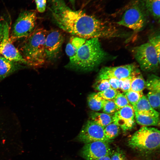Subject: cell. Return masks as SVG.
Masks as SVG:
<instances>
[{
	"mask_svg": "<svg viewBox=\"0 0 160 160\" xmlns=\"http://www.w3.org/2000/svg\"><path fill=\"white\" fill-rule=\"evenodd\" d=\"M53 21L61 29L74 36L92 38H127L128 32L87 14L73 10L63 0H50L49 8Z\"/></svg>",
	"mask_w": 160,
	"mask_h": 160,
	"instance_id": "6da1fadb",
	"label": "cell"
},
{
	"mask_svg": "<svg viewBox=\"0 0 160 160\" xmlns=\"http://www.w3.org/2000/svg\"><path fill=\"white\" fill-rule=\"evenodd\" d=\"M113 58L102 48L98 38L87 39L76 54L70 58L68 67L81 71H89Z\"/></svg>",
	"mask_w": 160,
	"mask_h": 160,
	"instance_id": "7a4b0ae2",
	"label": "cell"
},
{
	"mask_svg": "<svg viewBox=\"0 0 160 160\" xmlns=\"http://www.w3.org/2000/svg\"><path fill=\"white\" fill-rule=\"evenodd\" d=\"M47 33L43 28L35 29L19 46V51L30 66L39 67L47 62L45 42Z\"/></svg>",
	"mask_w": 160,
	"mask_h": 160,
	"instance_id": "3957f363",
	"label": "cell"
},
{
	"mask_svg": "<svg viewBox=\"0 0 160 160\" xmlns=\"http://www.w3.org/2000/svg\"><path fill=\"white\" fill-rule=\"evenodd\" d=\"M127 143L129 147L138 151L153 152L160 148V131L154 127L143 126L131 136Z\"/></svg>",
	"mask_w": 160,
	"mask_h": 160,
	"instance_id": "277c9868",
	"label": "cell"
},
{
	"mask_svg": "<svg viewBox=\"0 0 160 160\" xmlns=\"http://www.w3.org/2000/svg\"><path fill=\"white\" fill-rule=\"evenodd\" d=\"M148 14L143 1H136L125 10L117 24L129 28L134 32L143 30Z\"/></svg>",
	"mask_w": 160,
	"mask_h": 160,
	"instance_id": "5b68a950",
	"label": "cell"
},
{
	"mask_svg": "<svg viewBox=\"0 0 160 160\" xmlns=\"http://www.w3.org/2000/svg\"><path fill=\"white\" fill-rule=\"evenodd\" d=\"M132 51L143 71L154 72L159 68L160 60L154 48L149 42L134 47Z\"/></svg>",
	"mask_w": 160,
	"mask_h": 160,
	"instance_id": "8992f818",
	"label": "cell"
},
{
	"mask_svg": "<svg viewBox=\"0 0 160 160\" xmlns=\"http://www.w3.org/2000/svg\"><path fill=\"white\" fill-rule=\"evenodd\" d=\"M37 16L33 11L25 10L20 13L13 27L10 37L13 43L17 39L26 37L35 29Z\"/></svg>",
	"mask_w": 160,
	"mask_h": 160,
	"instance_id": "52a82bcc",
	"label": "cell"
},
{
	"mask_svg": "<svg viewBox=\"0 0 160 160\" xmlns=\"http://www.w3.org/2000/svg\"><path fill=\"white\" fill-rule=\"evenodd\" d=\"M104 128L92 120L88 121L83 127L77 137L79 141L85 144L96 141L110 143L111 141L105 136Z\"/></svg>",
	"mask_w": 160,
	"mask_h": 160,
	"instance_id": "ba28073f",
	"label": "cell"
},
{
	"mask_svg": "<svg viewBox=\"0 0 160 160\" xmlns=\"http://www.w3.org/2000/svg\"><path fill=\"white\" fill-rule=\"evenodd\" d=\"M138 68L135 63L117 66H105L99 71L95 80L111 78L123 80L129 77Z\"/></svg>",
	"mask_w": 160,
	"mask_h": 160,
	"instance_id": "9c48e42d",
	"label": "cell"
},
{
	"mask_svg": "<svg viewBox=\"0 0 160 160\" xmlns=\"http://www.w3.org/2000/svg\"><path fill=\"white\" fill-rule=\"evenodd\" d=\"M9 29L8 23L5 22L3 37L0 44V53L9 60L20 64L29 65L19 50L12 44L9 37Z\"/></svg>",
	"mask_w": 160,
	"mask_h": 160,
	"instance_id": "30bf717a",
	"label": "cell"
},
{
	"mask_svg": "<svg viewBox=\"0 0 160 160\" xmlns=\"http://www.w3.org/2000/svg\"><path fill=\"white\" fill-rule=\"evenodd\" d=\"M64 40L62 33L59 30L48 31L45 42L47 62L55 60L60 52Z\"/></svg>",
	"mask_w": 160,
	"mask_h": 160,
	"instance_id": "8fae6325",
	"label": "cell"
},
{
	"mask_svg": "<svg viewBox=\"0 0 160 160\" xmlns=\"http://www.w3.org/2000/svg\"><path fill=\"white\" fill-rule=\"evenodd\" d=\"M109 143L96 141L85 144L81 151L82 156L86 160H96L103 156L110 155Z\"/></svg>",
	"mask_w": 160,
	"mask_h": 160,
	"instance_id": "7c38bea8",
	"label": "cell"
},
{
	"mask_svg": "<svg viewBox=\"0 0 160 160\" xmlns=\"http://www.w3.org/2000/svg\"><path fill=\"white\" fill-rule=\"evenodd\" d=\"M112 117L113 122L124 131L131 129L135 124V112L130 105L118 110Z\"/></svg>",
	"mask_w": 160,
	"mask_h": 160,
	"instance_id": "4fadbf2b",
	"label": "cell"
},
{
	"mask_svg": "<svg viewBox=\"0 0 160 160\" xmlns=\"http://www.w3.org/2000/svg\"><path fill=\"white\" fill-rule=\"evenodd\" d=\"M25 67L0 56V81L17 71Z\"/></svg>",
	"mask_w": 160,
	"mask_h": 160,
	"instance_id": "5bb4252c",
	"label": "cell"
},
{
	"mask_svg": "<svg viewBox=\"0 0 160 160\" xmlns=\"http://www.w3.org/2000/svg\"><path fill=\"white\" fill-rule=\"evenodd\" d=\"M134 112L138 114L151 117H159V112L151 105L147 97L143 95L133 108Z\"/></svg>",
	"mask_w": 160,
	"mask_h": 160,
	"instance_id": "9a60e30c",
	"label": "cell"
},
{
	"mask_svg": "<svg viewBox=\"0 0 160 160\" xmlns=\"http://www.w3.org/2000/svg\"><path fill=\"white\" fill-rule=\"evenodd\" d=\"M145 87V81L138 68L132 74L130 90L137 92H143Z\"/></svg>",
	"mask_w": 160,
	"mask_h": 160,
	"instance_id": "2e32d148",
	"label": "cell"
},
{
	"mask_svg": "<svg viewBox=\"0 0 160 160\" xmlns=\"http://www.w3.org/2000/svg\"><path fill=\"white\" fill-rule=\"evenodd\" d=\"M148 13L158 23L160 20V0H143Z\"/></svg>",
	"mask_w": 160,
	"mask_h": 160,
	"instance_id": "e0dca14e",
	"label": "cell"
},
{
	"mask_svg": "<svg viewBox=\"0 0 160 160\" xmlns=\"http://www.w3.org/2000/svg\"><path fill=\"white\" fill-rule=\"evenodd\" d=\"M137 122L143 126H159V118L151 117L138 114L135 112Z\"/></svg>",
	"mask_w": 160,
	"mask_h": 160,
	"instance_id": "ac0fdd59",
	"label": "cell"
},
{
	"mask_svg": "<svg viewBox=\"0 0 160 160\" xmlns=\"http://www.w3.org/2000/svg\"><path fill=\"white\" fill-rule=\"evenodd\" d=\"M90 115L92 120L104 128L113 122L112 116L105 113L92 112Z\"/></svg>",
	"mask_w": 160,
	"mask_h": 160,
	"instance_id": "d6986e66",
	"label": "cell"
},
{
	"mask_svg": "<svg viewBox=\"0 0 160 160\" xmlns=\"http://www.w3.org/2000/svg\"><path fill=\"white\" fill-rule=\"evenodd\" d=\"M87 100L88 105L91 109L98 111L102 109L105 100L99 97L97 93H93L89 95Z\"/></svg>",
	"mask_w": 160,
	"mask_h": 160,
	"instance_id": "ffe728a7",
	"label": "cell"
},
{
	"mask_svg": "<svg viewBox=\"0 0 160 160\" xmlns=\"http://www.w3.org/2000/svg\"><path fill=\"white\" fill-rule=\"evenodd\" d=\"M160 79L158 76L151 74L149 75L145 81V87L149 92L160 94Z\"/></svg>",
	"mask_w": 160,
	"mask_h": 160,
	"instance_id": "44dd1931",
	"label": "cell"
},
{
	"mask_svg": "<svg viewBox=\"0 0 160 160\" xmlns=\"http://www.w3.org/2000/svg\"><path fill=\"white\" fill-rule=\"evenodd\" d=\"M120 130L119 127L112 122L104 128V134L107 139L112 141L118 135Z\"/></svg>",
	"mask_w": 160,
	"mask_h": 160,
	"instance_id": "7402d4cb",
	"label": "cell"
},
{
	"mask_svg": "<svg viewBox=\"0 0 160 160\" xmlns=\"http://www.w3.org/2000/svg\"><path fill=\"white\" fill-rule=\"evenodd\" d=\"M129 104L133 108L143 95V92H138L129 90L123 92Z\"/></svg>",
	"mask_w": 160,
	"mask_h": 160,
	"instance_id": "603a6c76",
	"label": "cell"
},
{
	"mask_svg": "<svg viewBox=\"0 0 160 160\" xmlns=\"http://www.w3.org/2000/svg\"><path fill=\"white\" fill-rule=\"evenodd\" d=\"M160 37L159 31H156L151 34L148 37V42L154 47L156 52L158 58L160 60Z\"/></svg>",
	"mask_w": 160,
	"mask_h": 160,
	"instance_id": "cb8c5ba5",
	"label": "cell"
},
{
	"mask_svg": "<svg viewBox=\"0 0 160 160\" xmlns=\"http://www.w3.org/2000/svg\"><path fill=\"white\" fill-rule=\"evenodd\" d=\"M119 92L111 87L97 93V95L105 100H113Z\"/></svg>",
	"mask_w": 160,
	"mask_h": 160,
	"instance_id": "d4e9b609",
	"label": "cell"
},
{
	"mask_svg": "<svg viewBox=\"0 0 160 160\" xmlns=\"http://www.w3.org/2000/svg\"><path fill=\"white\" fill-rule=\"evenodd\" d=\"M148 100L152 107L155 110L160 108V94L149 92L147 94Z\"/></svg>",
	"mask_w": 160,
	"mask_h": 160,
	"instance_id": "484cf974",
	"label": "cell"
},
{
	"mask_svg": "<svg viewBox=\"0 0 160 160\" xmlns=\"http://www.w3.org/2000/svg\"><path fill=\"white\" fill-rule=\"evenodd\" d=\"M117 110L127 105H130L125 96L119 92L113 99Z\"/></svg>",
	"mask_w": 160,
	"mask_h": 160,
	"instance_id": "4316f807",
	"label": "cell"
},
{
	"mask_svg": "<svg viewBox=\"0 0 160 160\" xmlns=\"http://www.w3.org/2000/svg\"><path fill=\"white\" fill-rule=\"evenodd\" d=\"M102 109L104 113L109 115L113 114L117 111L113 100H105Z\"/></svg>",
	"mask_w": 160,
	"mask_h": 160,
	"instance_id": "83f0119b",
	"label": "cell"
},
{
	"mask_svg": "<svg viewBox=\"0 0 160 160\" xmlns=\"http://www.w3.org/2000/svg\"><path fill=\"white\" fill-rule=\"evenodd\" d=\"M93 87L95 89L99 92L103 91L111 87L107 79L95 80Z\"/></svg>",
	"mask_w": 160,
	"mask_h": 160,
	"instance_id": "f1b7e54d",
	"label": "cell"
},
{
	"mask_svg": "<svg viewBox=\"0 0 160 160\" xmlns=\"http://www.w3.org/2000/svg\"><path fill=\"white\" fill-rule=\"evenodd\" d=\"M110 157L111 160H128L124 151L119 147L111 151Z\"/></svg>",
	"mask_w": 160,
	"mask_h": 160,
	"instance_id": "f546056e",
	"label": "cell"
},
{
	"mask_svg": "<svg viewBox=\"0 0 160 160\" xmlns=\"http://www.w3.org/2000/svg\"><path fill=\"white\" fill-rule=\"evenodd\" d=\"M87 39L83 38L74 36L71 38L70 43L77 51L84 44Z\"/></svg>",
	"mask_w": 160,
	"mask_h": 160,
	"instance_id": "4dcf8cb0",
	"label": "cell"
},
{
	"mask_svg": "<svg viewBox=\"0 0 160 160\" xmlns=\"http://www.w3.org/2000/svg\"><path fill=\"white\" fill-rule=\"evenodd\" d=\"M108 80L111 87L116 90L120 89L122 84L123 80L111 78Z\"/></svg>",
	"mask_w": 160,
	"mask_h": 160,
	"instance_id": "1f68e13d",
	"label": "cell"
},
{
	"mask_svg": "<svg viewBox=\"0 0 160 160\" xmlns=\"http://www.w3.org/2000/svg\"><path fill=\"white\" fill-rule=\"evenodd\" d=\"M133 73L129 77L123 80L122 84L120 89L123 92L130 90Z\"/></svg>",
	"mask_w": 160,
	"mask_h": 160,
	"instance_id": "d6a6232c",
	"label": "cell"
},
{
	"mask_svg": "<svg viewBox=\"0 0 160 160\" xmlns=\"http://www.w3.org/2000/svg\"><path fill=\"white\" fill-rule=\"evenodd\" d=\"M35 2L37 11L40 13L44 12L46 7V0H35Z\"/></svg>",
	"mask_w": 160,
	"mask_h": 160,
	"instance_id": "836d02e7",
	"label": "cell"
},
{
	"mask_svg": "<svg viewBox=\"0 0 160 160\" xmlns=\"http://www.w3.org/2000/svg\"><path fill=\"white\" fill-rule=\"evenodd\" d=\"M65 51L67 55L70 58L75 55L77 50L75 49L71 44L70 42H69L66 45Z\"/></svg>",
	"mask_w": 160,
	"mask_h": 160,
	"instance_id": "e575fe53",
	"label": "cell"
},
{
	"mask_svg": "<svg viewBox=\"0 0 160 160\" xmlns=\"http://www.w3.org/2000/svg\"><path fill=\"white\" fill-rule=\"evenodd\" d=\"M5 21L0 20V44L1 42L3 37L4 30Z\"/></svg>",
	"mask_w": 160,
	"mask_h": 160,
	"instance_id": "d590c367",
	"label": "cell"
},
{
	"mask_svg": "<svg viewBox=\"0 0 160 160\" xmlns=\"http://www.w3.org/2000/svg\"><path fill=\"white\" fill-rule=\"evenodd\" d=\"M96 160H111L110 155H107L103 156Z\"/></svg>",
	"mask_w": 160,
	"mask_h": 160,
	"instance_id": "8d00e7d4",
	"label": "cell"
},
{
	"mask_svg": "<svg viewBox=\"0 0 160 160\" xmlns=\"http://www.w3.org/2000/svg\"><path fill=\"white\" fill-rule=\"evenodd\" d=\"M69 1L73 7L74 8L75 5L76 0H69Z\"/></svg>",
	"mask_w": 160,
	"mask_h": 160,
	"instance_id": "74e56055",
	"label": "cell"
},
{
	"mask_svg": "<svg viewBox=\"0 0 160 160\" xmlns=\"http://www.w3.org/2000/svg\"><path fill=\"white\" fill-rule=\"evenodd\" d=\"M0 55H1V54H0Z\"/></svg>",
	"mask_w": 160,
	"mask_h": 160,
	"instance_id": "f35d334b",
	"label": "cell"
}]
</instances>
